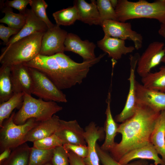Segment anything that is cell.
Listing matches in <instances>:
<instances>
[{
    "label": "cell",
    "instance_id": "6da1fadb",
    "mask_svg": "<svg viewBox=\"0 0 165 165\" xmlns=\"http://www.w3.org/2000/svg\"><path fill=\"white\" fill-rule=\"evenodd\" d=\"M160 113L138 104L134 114L119 125L117 132L121 134V140L109 151L115 160L118 162L128 151L150 142L151 134Z\"/></svg>",
    "mask_w": 165,
    "mask_h": 165
},
{
    "label": "cell",
    "instance_id": "7a4b0ae2",
    "mask_svg": "<svg viewBox=\"0 0 165 165\" xmlns=\"http://www.w3.org/2000/svg\"><path fill=\"white\" fill-rule=\"evenodd\" d=\"M115 9L120 22L146 18L156 20L161 24L165 23V0H157L152 2L145 0L135 2L118 0Z\"/></svg>",
    "mask_w": 165,
    "mask_h": 165
},
{
    "label": "cell",
    "instance_id": "3957f363",
    "mask_svg": "<svg viewBox=\"0 0 165 165\" xmlns=\"http://www.w3.org/2000/svg\"><path fill=\"white\" fill-rule=\"evenodd\" d=\"M44 32H37L2 48L0 63L11 66L29 62L39 54Z\"/></svg>",
    "mask_w": 165,
    "mask_h": 165
},
{
    "label": "cell",
    "instance_id": "277c9868",
    "mask_svg": "<svg viewBox=\"0 0 165 165\" xmlns=\"http://www.w3.org/2000/svg\"><path fill=\"white\" fill-rule=\"evenodd\" d=\"M62 109L56 102L36 99L31 95L24 94L22 105L15 114L13 121L17 125L24 124L31 118L37 122L42 121L51 118Z\"/></svg>",
    "mask_w": 165,
    "mask_h": 165
},
{
    "label": "cell",
    "instance_id": "5b68a950",
    "mask_svg": "<svg viewBox=\"0 0 165 165\" xmlns=\"http://www.w3.org/2000/svg\"><path fill=\"white\" fill-rule=\"evenodd\" d=\"M23 64L44 73L61 90L73 86L69 77L53 55L38 54L31 61Z\"/></svg>",
    "mask_w": 165,
    "mask_h": 165
},
{
    "label": "cell",
    "instance_id": "8992f818",
    "mask_svg": "<svg viewBox=\"0 0 165 165\" xmlns=\"http://www.w3.org/2000/svg\"><path fill=\"white\" fill-rule=\"evenodd\" d=\"M15 114L12 112L10 117L3 122L0 130V151L13 149L25 143L24 139L28 132L38 123L34 118L28 119L21 125L16 124L13 121Z\"/></svg>",
    "mask_w": 165,
    "mask_h": 165
},
{
    "label": "cell",
    "instance_id": "52a82bcc",
    "mask_svg": "<svg viewBox=\"0 0 165 165\" xmlns=\"http://www.w3.org/2000/svg\"><path fill=\"white\" fill-rule=\"evenodd\" d=\"M31 76V94L46 101L67 102L66 96L44 73L34 68L28 67Z\"/></svg>",
    "mask_w": 165,
    "mask_h": 165
},
{
    "label": "cell",
    "instance_id": "ba28073f",
    "mask_svg": "<svg viewBox=\"0 0 165 165\" xmlns=\"http://www.w3.org/2000/svg\"><path fill=\"white\" fill-rule=\"evenodd\" d=\"M104 35L124 40L132 41L136 49L142 47L143 37L140 33L133 30L129 22H123L113 20H105L101 24Z\"/></svg>",
    "mask_w": 165,
    "mask_h": 165
},
{
    "label": "cell",
    "instance_id": "9c48e42d",
    "mask_svg": "<svg viewBox=\"0 0 165 165\" xmlns=\"http://www.w3.org/2000/svg\"><path fill=\"white\" fill-rule=\"evenodd\" d=\"M165 55L163 42L155 41L149 44L138 59L137 68L138 75L142 77L150 73L152 68L162 62Z\"/></svg>",
    "mask_w": 165,
    "mask_h": 165
},
{
    "label": "cell",
    "instance_id": "30bf717a",
    "mask_svg": "<svg viewBox=\"0 0 165 165\" xmlns=\"http://www.w3.org/2000/svg\"><path fill=\"white\" fill-rule=\"evenodd\" d=\"M140 56L137 53L134 55H130V69L129 81V89L126 101L122 111L116 115L115 120L116 122L123 123L132 117L135 113L138 104L137 101L136 91V83L135 72L138 61Z\"/></svg>",
    "mask_w": 165,
    "mask_h": 165
},
{
    "label": "cell",
    "instance_id": "8fae6325",
    "mask_svg": "<svg viewBox=\"0 0 165 165\" xmlns=\"http://www.w3.org/2000/svg\"><path fill=\"white\" fill-rule=\"evenodd\" d=\"M68 32L56 24L48 28L43 35L39 54L51 56L64 51V42Z\"/></svg>",
    "mask_w": 165,
    "mask_h": 165
},
{
    "label": "cell",
    "instance_id": "7c38bea8",
    "mask_svg": "<svg viewBox=\"0 0 165 165\" xmlns=\"http://www.w3.org/2000/svg\"><path fill=\"white\" fill-rule=\"evenodd\" d=\"M85 130L75 120L66 121L60 119L55 133L64 144L86 145Z\"/></svg>",
    "mask_w": 165,
    "mask_h": 165
},
{
    "label": "cell",
    "instance_id": "4fadbf2b",
    "mask_svg": "<svg viewBox=\"0 0 165 165\" xmlns=\"http://www.w3.org/2000/svg\"><path fill=\"white\" fill-rule=\"evenodd\" d=\"M105 134L103 127L97 126L94 122H91L85 127L84 137L87 144L88 154L83 160L86 165H100L96 150L97 141L105 138Z\"/></svg>",
    "mask_w": 165,
    "mask_h": 165
},
{
    "label": "cell",
    "instance_id": "5bb4252c",
    "mask_svg": "<svg viewBox=\"0 0 165 165\" xmlns=\"http://www.w3.org/2000/svg\"><path fill=\"white\" fill-rule=\"evenodd\" d=\"M136 91L138 104L158 112L165 111V93L147 88L137 81Z\"/></svg>",
    "mask_w": 165,
    "mask_h": 165
},
{
    "label": "cell",
    "instance_id": "9a60e30c",
    "mask_svg": "<svg viewBox=\"0 0 165 165\" xmlns=\"http://www.w3.org/2000/svg\"><path fill=\"white\" fill-rule=\"evenodd\" d=\"M10 67L14 94L23 93L31 95L32 81L28 67L23 63Z\"/></svg>",
    "mask_w": 165,
    "mask_h": 165
},
{
    "label": "cell",
    "instance_id": "2e32d148",
    "mask_svg": "<svg viewBox=\"0 0 165 165\" xmlns=\"http://www.w3.org/2000/svg\"><path fill=\"white\" fill-rule=\"evenodd\" d=\"M64 44V51L78 54L83 58V61L91 60L96 57L94 53L96 45L88 40H82L75 34L68 33Z\"/></svg>",
    "mask_w": 165,
    "mask_h": 165
},
{
    "label": "cell",
    "instance_id": "e0dca14e",
    "mask_svg": "<svg viewBox=\"0 0 165 165\" xmlns=\"http://www.w3.org/2000/svg\"><path fill=\"white\" fill-rule=\"evenodd\" d=\"M98 47L114 60L121 59L123 55L133 52L135 49L134 46H127L125 41L104 35L97 42Z\"/></svg>",
    "mask_w": 165,
    "mask_h": 165
},
{
    "label": "cell",
    "instance_id": "ac0fdd59",
    "mask_svg": "<svg viewBox=\"0 0 165 165\" xmlns=\"http://www.w3.org/2000/svg\"><path fill=\"white\" fill-rule=\"evenodd\" d=\"M25 23L16 34L9 39L6 46H9L16 41L37 32H45L48 28L45 23L39 19L31 9L27 8L25 12Z\"/></svg>",
    "mask_w": 165,
    "mask_h": 165
},
{
    "label": "cell",
    "instance_id": "d6986e66",
    "mask_svg": "<svg viewBox=\"0 0 165 165\" xmlns=\"http://www.w3.org/2000/svg\"><path fill=\"white\" fill-rule=\"evenodd\" d=\"M138 159L153 160L154 165H165V163L159 156L154 146L150 142L128 151L118 162L121 164H126L131 161Z\"/></svg>",
    "mask_w": 165,
    "mask_h": 165
},
{
    "label": "cell",
    "instance_id": "ffe728a7",
    "mask_svg": "<svg viewBox=\"0 0 165 165\" xmlns=\"http://www.w3.org/2000/svg\"><path fill=\"white\" fill-rule=\"evenodd\" d=\"M59 116L54 115L51 118L38 123L27 134L24 141L32 142L54 134L59 125Z\"/></svg>",
    "mask_w": 165,
    "mask_h": 165
},
{
    "label": "cell",
    "instance_id": "44dd1931",
    "mask_svg": "<svg viewBox=\"0 0 165 165\" xmlns=\"http://www.w3.org/2000/svg\"><path fill=\"white\" fill-rule=\"evenodd\" d=\"M111 94L109 92L106 101L107 104L105 112L106 119L103 127L105 135V140L100 146L102 150L107 152L109 151L112 149L116 143L115 142V138L118 133L119 125L112 117L111 109Z\"/></svg>",
    "mask_w": 165,
    "mask_h": 165
},
{
    "label": "cell",
    "instance_id": "7402d4cb",
    "mask_svg": "<svg viewBox=\"0 0 165 165\" xmlns=\"http://www.w3.org/2000/svg\"><path fill=\"white\" fill-rule=\"evenodd\" d=\"M74 6L77 10L79 20L90 25H100V16L95 0H91L89 3L84 0H76L74 2Z\"/></svg>",
    "mask_w": 165,
    "mask_h": 165
},
{
    "label": "cell",
    "instance_id": "603a6c76",
    "mask_svg": "<svg viewBox=\"0 0 165 165\" xmlns=\"http://www.w3.org/2000/svg\"><path fill=\"white\" fill-rule=\"evenodd\" d=\"M150 141L165 163V111H161L156 119Z\"/></svg>",
    "mask_w": 165,
    "mask_h": 165
},
{
    "label": "cell",
    "instance_id": "cb8c5ba5",
    "mask_svg": "<svg viewBox=\"0 0 165 165\" xmlns=\"http://www.w3.org/2000/svg\"><path fill=\"white\" fill-rule=\"evenodd\" d=\"M141 81L147 88L165 93V65L161 67L158 71L150 72L141 77Z\"/></svg>",
    "mask_w": 165,
    "mask_h": 165
},
{
    "label": "cell",
    "instance_id": "d4e9b609",
    "mask_svg": "<svg viewBox=\"0 0 165 165\" xmlns=\"http://www.w3.org/2000/svg\"><path fill=\"white\" fill-rule=\"evenodd\" d=\"M24 95L23 93L14 94L9 100L0 103L1 127L4 121L9 118L14 109L20 108L23 102Z\"/></svg>",
    "mask_w": 165,
    "mask_h": 165
},
{
    "label": "cell",
    "instance_id": "484cf974",
    "mask_svg": "<svg viewBox=\"0 0 165 165\" xmlns=\"http://www.w3.org/2000/svg\"><path fill=\"white\" fill-rule=\"evenodd\" d=\"M13 94L10 67L1 66L0 68V103L9 100Z\"/></svg>",
    "mask_w": 165,
    "mask_h": 165
},
{
    "label": "cell",
    "instance_id": "4316f807",
    "mask_svg": "<svg viewBox=\"0 0 165 165\" xmlns=\"http://www.w3.org/2000/svg\"><path fill=\"white\" fill-rule=\"evenodd\" d=\"M30 147L26 142L14 148L9 157L0 165H28Z\"/></svg>",
    "mask_w": 165,
    "mask_h": 165
},
{
    "label": "cell",
    "instance_id": "83f0119b",
    "mask_svg": "<svg viewBox=\"0 0 165 165\" xmlns=\"http://www.w3.org/2000/svg\"><path fill=\"white\" fill-rule=\"evenodd\" d=\"M1 4L2 12L5 16L0 20L1 23H4L13 28L20 30L24 25L26 16L24 13H15L13 12L11 8L5 6L4 3Z\"/></svg>",
    "mask_w": 165,
    "mask_h": 165
},
{
    "label": "cell",
    "instance_id": "f1b7e54d",
    "mask_svg": "<svg viewBox=\"0 0 165 165\" xmlns=\"http://www.w3.org/2000/svg\"><path fill=\"white\" fill-rule=\"evenodd\" d=\"M53 16L56 24L59 26L72 25L79 19L77 10L74 6L57 11L53 13Z\"/></svg>",
    "mask_w": 165,
    "mask_h": 165
},
{
    "label": "cell",
    "instance_id": "f546056e",
    "mask_svg": "<svg viewBox=\"0 0 165 165\" xmlns=\"http://www.w3.org/2000/svg\"><path fill=\"white\" fill-rule=\"evenodd\" d=\"M53 149L45 150L30 147L28 165H44L51 162Z\"/></svg>",
    "mask_w": 165,
    "mask_h": 165
},
{
    "label": "cell",
    "instance_id": "4dcf8cb0",
    "mask_svg": "<svg viewBox=\"0 0 165 165\" xmlns=\"http://www.w3.org/2000/svg\"><path fill=\"white\" fill-rule=\"evenodd\" d=\"M96 3L100 16V25L105 20L118 21L115 9L112 6L109 0H97Z\"/></svg>",
    "mask_w": 165,
    "mask_h": 165
},
{
    "label": "cell",
    "instance_id": "1f68e13d",
    "mask_svg": "<svg viewBox=\"0 0 165 165\" xmlns=\"http://www.w3.org/2000/svg\"><path fill=\"white\" fill-rule=\"evenodd\" d=\"M96 150L102 165H149L146 160L139 159L126 164L119 163L115 160L108 152L102 150L100 146L97 143Z\"/></svg>",
    "mask_w": 165,
    "mask_h": 165
},
{
    "label": "cell",
    "instance_id": "d6a6232c",
    "mask_svg": "<svg viewBox=\"0 0 165 165\" xmlns=\"http://www.w3.org/2000/svg\"><path fill=\"white\" fill-rule=\"evenodd\" d=\"M29 5L35 15L46 24L48 28L54 26L47 15L46 10L48 5L44 0H31Z\"/></svg>",
    "mask_w": 165,
    "mask_h": 165
},
{
    "label": "cell",
    "instance_id": "836d02e7",
    "mask_svg": "<svg viewBox=\"0 0 165 165\" xmlns=\"http://www.w3.org/2000/svg\"><path fill=\"white\" fill-rule=\"evenodd\" d=\"M34 147L42 150H52L55 148L64 145L63 141L55 134L35 141Z\"/></svg>",
    "mask_w": 165,
    "mask_h": 165
},
{
    "label": "cell",
    "instance_id": "e575fe53",
    "mask_svg": "<svg viewBox=\"0 0 165 165\" xmlns=\"http://www.w3.org/2000/svg\"><path fill=\"white\" fill-rule=\"evenodd\" d=\"M50 162L53 165H70L68 151L63 145L53 149V155Z\"/></svg>",
    "mask_w": 165,
    "mask_h": 165
},
{
    "label": "cell",
    "instance_id": "d590c367",
    "mask_svg": "<svg viewBox=\"0 0 165 165\" xmlns=\"http://www.w3.org/2000/svg\"><path fill=\"white\" fill-rule=\"evenodd\" d=\"M63 146L67 151L73 152L83 159L85 158L87 156L88 149L86 145L64 144Z\"/></svg>",
    "mask_w": 165,
    "mask_h": 165
},
{
    "label": "cell",
    "instance_id": "8d00e7d4",
    "mask_svg": "<svg viewBox=\"0 0 165 165\" xmlns=\"http://www.w3.org/2000/svg\"><path fill=\"white\" fill-rule=\"evenodd\" d=\"M20 30L6 27L2 24L0 25V38L6 46L9 42V38L11 36L18 33Z\"/></svg>",
    "mask_w": 165,
    "mask_h": 165
},
{
    "label": "cell",
    "instance_id": "74e56055",
    "mask_svg": "<svg viewBox=\"0 0 165 165\" xmlns=\"http://www.w3.org/2000/svg\"><path fill=\"white\" fill-rule=\"evenodd\" d=\"M31 0H7L5 3V6L10 8H13L18 10L19 13H24L26 7L29 4Z\"/></svg>",
    "mask_w": 165,
    "mask_h": 165
},
{
    "label": "cell",
    "instance_id": "f35d334b",
    "mask_svg": "<svg viewBox=\"0 0 165 165\" xmlns=\"http://www.w3.org/2000/svg\"><path fill=\"white\" fill-rule=\"evenodd\" d=\"M70 165H86L83 159L71 151H68Z\"/></svg>",
    "mask_w": 165,
    "mask_h": 165
},
{
    "label": "cell",
    "instance_id": "ab89813d",
    "mask_svg": "<svg viewBox=\"0 0 165 165\" xmlns=\"http://www.w3.org/2000/svg\"><path fill=\"white\" fill-rule=\"evenodd\" d=\"M11 149H6L1 153L0 155V163L6 160L9 156L11 152Z\"/></svg>",
    "mask_w": 165,
    "mask_h": 165
},
{
    "label": "cell",
    "instance_id": "60d3db41",
    "mask_svg": "<svg viewBox=\"0 0 165 165\" xmlns=\"http://www.w3.org/2000/svg\"><path fill=\"white\" fill-rule=\"evenodd\" d=\"M158 33L165 39V23L161 24L160 28L158 30ZM162 62L165 64V55L162 61Z\"/></svg>",
    "mask_w": 165,
    "mask_h": 165
},
{
    "label": "cell",
    "instance_id": "b9f144b4",
    "mask_svg": "<svg viewBox=\"0 0 165 165\" xmlns=\"http://www.w3.org/2000/svg\"><path fill=\"white\" fill-rule=\"evenodd\" d=\"M113 8L115 9L118 2V0H109Z\"/></svg>",
    "mask_w": 165,
    "mask_h": 165
},
{
    "label": "cell",
    "instance_id": "7bdbcfd3",
    "mask_svg": "<svg viewBox=\"0 0 165 165\" xmlns=\"http://www.w3.org/2000/svg\"><path fill=\"white\" fill-rule=\"evenodd\" d=\"M44 165H53L51 162L48 163Z\"/></svg>",
    "mask_w": 165,
    "mask_h": 165
},
{
    "label": "cell",
    "instance_id": "ee69618b",
    "mask_svg": "<svg viewBox=\"0 0 165 165\" xmlns=\"http://www.w3.org/2000/svg\"><path fill=\"white\" fill-rule=\"evenodd\" d=\"M149 165H154V164L152 163H150V164H149Z\"/></svg>",
    "mask_w": 165,
    "mask_h": 165
}]
</instances>
